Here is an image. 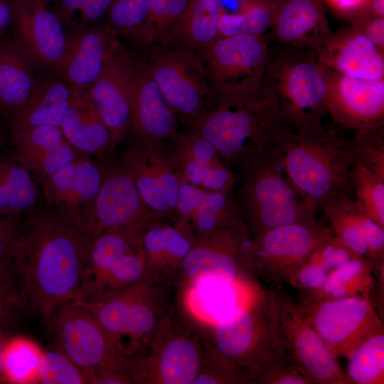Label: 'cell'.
Here are the masks:
<instances>
[{
    "instance_id": "e0dca14e",
    "label": "cell",
    "mask_w": 384,
    "mask_h": 384,
    "mask_svg": "<svg viewBox=\"0 0 384 384\" xmlns=\"http://www.w3.org/2000/svg\"><path fill=\"white\" fill-rule=\"evenodd\" d=\"M157 219L164 218L145 203L122 160L102 166L90 235L109 230L142 235Z\"/></svg>"
},
{
    "instance_id": "8fae6325",
    "label": "cell",
    "mask_w": 384,
    "mask_h": 384,
    "mask_svg": "<svg viewBox=\"0 0 384 384\" xmlns=\"http://www.w3.org/2000/svg\"><path fill=\"white\" fill-rule=\"evenodd\" d=\"M198 328L207 346L238 370L246 384H253L260 368L276 353L267 319L265 293L228 319Z\"/></svg>"
},
{
    "instance_id": "f907efd6",
    "label": "cell",
    "mask_w": 384,
    "mask_h": 384,
    "mask_svg": "<svg viewBox=\"0 0 384 384\" xmlns=\"http://www.w3.org/2000/svg\"><path fill=\"white\" fill-rule=\"evenodd\" d=\"M329 272L319 263L308 260L295 268L287 277L286 282L302 292H313L326 282Z\"/></svg>"
},
{
    "instance_id": "b9f144b4",
    "label": "cell",
    "mask_w": 384,
    "mask_h": 384,
    "mask_svg": "<svg viewBox=\"0 0 384 384\" xmlns=\"http://www.w3.org/2000/svg\"><path fill=\"white\" fill-rule=\"evenodd\" d=\"M43 353L33 341L26 337L10 336L5 345L2 358L5 382L37 383Z\"/></svg>"
},
{
    "instance_id": "5bb4252c",
    "label": "cell",
    "mask_w": 384,
    "mask_h": 384,
    "mask_svg": "<svg viewBox=\"0 0 384 384\" xmlns=\"http://www.w3.org/2000/svg\"><path fill=\"white\" fill-rule=\"evenodd\" d=\"M334 235L331 226L317 220L276 227L249 239L248 260L254 274L284 282Z\"/></svg>"
},
{
    "instance_id": "9c48e42d",
    "label": "cell",
    "mask_w": 384,
    "mask_h": 384,
    "mask_svg": "<svg viewBox=\"0 0 384 384\" xmlns=\"http://www.w3.org/2000/svg\"><path fill=\"white\" fill-rule=\"evenodd\" d=\"M204 341L198 328L176 312L144 354L130 357L133 384H193L201 367Z\"/></svg>"
},
{
    "instance_id": "680465c9",
    "label": "cell",
    "mask_w": 384,
    "mask_h": 384,
    "mask_svg": "<svg viewBox=\"0 0 384 384\" xmlns=\"http://www.w3.org/2000/svg\"><path fill=\"white\" fill-rule=\"evenodd\" d=\"M13 22V7L11 0H0V42L1 36Z\"/></svg>"
},
{
    "instance_id": "74e56055",
    "label": "cell",
    "mask_w": 384,
    "mask_h": 384,
    "mask_svg": "<svg viewBox=\"0 0 384 384\" xmlns=\"http://www.w3.org/2000/svg\"><path fill=\"white\" fill-rule=\"evenodd\" d=\"M279 0H242L237 12L222 14L218 33L220 36L265 35L270 29Z\"/></svg>"
},
{
    "instance_id": "f6af8a7d",
    "label": "cell",
    "mask_w": 384,
    "mask_h": 384,
    "mask_svg": "<svg viewBox=\"0 0 384 384\" xmlns=\"http://www.w3.org/2000/svg\"><path fill=\"white\" fill-rule=\"evenodd\" d=\"M151 0H113L105 27L114 36L132 38L144 24Z\"/></svg>"
},
{
    "instance_id": "4316f807",
    "label": "cell",
    "mask_w": 384,
    "mask_h": 384,
    "mask_svg": "<svg viewBox=\"0 0 384 384\" xmlns=\"http://www.w3.org/2000/svg\"><path fill=\"white\" fill-rule=\"evenodd\" d=\"M119 43L105 26L75 29L68 33L64 54L55 71L70 87L87 90Z\"/></svg>"
},
{
    "instance_id": "f1b7e54d",
    "label": "cell",
    "mask_w": 384,
    "mask_h": 384,
    "mask_svg": "<svg viewBox=\"0 0 384 384\" xmlns=\"http://www.w3.org/2000/svg\"><path fill=\"white\" fill-rule=\"evenodd\" d=\"M316 55L323 65L341 75L384 80V52L352 26L333 33Z\"/></svg>"
},
{
    "instance_id": "d6a6232c",
    "label": "cell",
    "mask_w": 384,
    "mask_h": 384,
    "mask_svg": "<svg viewBox=\"0 0 384 384\" xmlns=\"http://www.w3.org/2000/svg\"><path fill=\"white\" fill-rule=\"evenodd\" d=\"M38 63L18 38L0 42V110L12 114L31 93Z\"/></svg>"
},
{
    "instance_id": "c3c4849f",
    "label": "cell",
    "mask_w": 384,
    "mask_h": 384,
    "mask_svg": "<svg viewBox=\"0 0 384 384\" xmlns=\"http://www.w3.org/2000/svg\"><path fill=\"white\" fill-rule=\"evenodd\" d=\"M204 341V340H203ZM246 384L243 375L204 342L203 358L193 384Z\"/></svg>"
},
{
    "instance_id": "f5cc1de1",
    "label": "cell",
    "mask_w": 384,
    "mask_h": 384,
    "mask_svg": "<svg viewBox=\"0 0 384 384\" xmlns=\"http://www.w3.org/2000/svg\"><path fill=\"white\" fill-rule=\"evenodd\" d=\"M23 225L20 216L0 215V262L16 257L20 252Z\"/></svg>"
},
{
    "instance_id": "6da1fadb",
    "label": "cell",
    "mask_w": 384,
    "mask_h": 384,
    "mask_svg": "<svg viewBox=\"0 0 384 384\" xmlns=\"http://www.w3.org/2000/svg\"><path fill=\"white\" fill-rule=\"evenodd\" d=\"M90 235L50 208L23 225L16 257L29 312L45 323L79 296Z\"/></svg>"
},
{
    "instance_id": "681fc988",
    "label": "cell",
    "mask_w": 384,
    "mask_h": 384,
    "mask_svg": "<svg viewBox=\"0 0 384 384\" xmlns=\"http://www.w3.org/2000/svg\"><path fill=\"white\" fill-rule=\"evenodd\" d=\"M113 0H59L58 14L63 25L78 15L82 24L96 22L107 15Z\"/></svg>"
},
{
    "instance_id": "ffe728a7",
    "label": "cell",
    "mask_w": 384,
    "mask_h": 384,
    "mask_svg": "<svg viewBox=\"0 0 384 384\" xmlns=\"http://www.w3.org/2000/svg\"><path fill=\"white\" fill-rule=\"evenodd\" d=\"M122 161L147 206L174 221L181 181L165 146L135 142Z\"/></svg>"
},
{
    "instance_id": "94428289",
    "label": "cell",
    "mask_w": 384,
    "mask_h": 384,
    "mask_svg": "<svg viewBox=\"0 0 384 384\" xmlns=\"http://www.w3.org/2000/svg\"><path fill=\"white\" fill-rule=\"evenodd\" d=\"M9 335L0 330V383H4L5 380L3 373L2 358L5 345Z\"/></svg>"
},
{
    "instance_id": "277c9868",
    "label": "cell",
    "mask_w": 384,
    "mask_h": 384,
    "mask_svg": "<svg viewBox=\"0 0 384 384\" xmlns=\"http://www.w3.org/2000/svg\"><path fill=\"white\" fill-rule=\"evenodd\" d=\"M170 284L144 282L73 301L86 308L127 357L146 353L176 314Z\"/></svg>"
},
{
    "instance_id": "f35d334b",
    "label": "cell",
    "mask_w": 384,
    "mask_h": 384,
    "mask_svg": "<svg viewBox=\"0 0 384 384\" xmlns=\"http://www.w3.org/2000/svg\"><path fill=\"white\" fill-rule=\"evenodd\" d=\"M321 209L329 219L335 235L356 254L368 258L361 223L365 210L353 198L338 196L326 202Z\"/></svg>"
},
{
    "instance_id": "816d5d0a",
    "label": "cell",
    "mask_w": 384,
    "mask_h": 384,
    "mask_svg": "<svg viewBox=\"0 0 384 384\" xmlns=\"http://www.w3.org/2000/svg\"><path fill=\"white\" fill-rule=\"evenodd\" d=\"M358 257L361 256L351 250L334 235L308 260L319 263L331 272Z\"/></svg>"
},
{
    "instance_id": "2e32d148",
    "label": "cell",
    "mask_w": 384,
    "mask_h": 384,
    "mask_svg": "<svg viewBox=\"0 0 384 384\" xmlns=\"http://www.w3.org/2000/svg\"><path fill=\"white\" fill-rule=\"evenodd\" d=\"M299 304L336 358H348L358 343L384 326L383 320L366 297L329 298Z\"/></svg>"
},
{
    "instance_id": "e7e4bbea",
    "label": "cell",
    "mask_w": 384,
    "mask_h": 384,
    "mask_svg": "<svg viewBox=\"0 0 384 384\" xmlns=\"http://www.w3.org/2000/svg\"><path fill=\"white\" fill-rule=\"evenodd\" d=\"M43 1H45V2L46 3V1H48V0H43Z\"/></svg>"
},
{
    "instance_id": "ac0fdd59",
    "label": "cell",
    "mask_w": 384,
    "mask_h": 384,
    "mask_svg": "<svg viewBox=\"0 0 384 384\" xmlns=\"http://www.w3.org/2000/svg\"><path fill=\"white\" fill-rule=\"evenodd\" d=\"M90 156H79L41 183L48 208L87 233L102 177V165L95 163Z\"/></svg>"
},
{
    "instance_id": "f546056e",
    "label": "cell",
    "mask_w": 384,
    "mask_h": 384,
    "mask_svg": "<svg viewBox=\"0 0 384 384\" xmlns=\"http://www.w3.org/2000/svg\"><path fill=\"white\" fill-rule=\"evenodd\" d=\"M188 223L197 239L242 220L233 192L211 191L181 181L176 218Z\"/></svg>"
},
{
    "instance_id": "52a82bcc",
    "label": "cell",
    "mask_w": 384,
    "mask_h": 384,
    "mask_svg": "<svg viewBox=\"0 0 384 384\" xmlns=\"http://www.w3.org/2000/svg\"><path fill=\"white\" fill-rule=\"evenodd\" d=\"M46 324L54 348L87 373L89 383L132 384L130 357L119 350L86 308L75 302L65 303Z\"/></svg>"
},
{
    "instance_id": "836d02e7",
    "label": "cell",
    "mask_w": 384,
    "mask_h": 384,
    "mask_svg": "<svg viewBox=\"0 0 384 384\" xmlns=\"http://www.w3.org/2000/svg\"><path fill=\"white\" fill-rule=\"evenodd\" d=\"M222 0H188L169 46L200 50L219 37Z\"/></svg>"
},
{
    "instance_id": "44dd1931",
    "label": "cell",
    "mask_w": 384,
    "mask_h": 384,
    "mask_svg": "<svg viewBox=\"0 0 384 384\" xmlns=\"http://www.w3.org/2000/svg\"><path fill=\"white\" fill-rule=\"evenodd\" d=\"M171 161L181 181L211 191L233 192L238 180L214 145L195 130H178L169 141Z\"/></svg>"
},
{
    "instance_id": "be15d7a7",
    "label": "cell",
    "mask_w": 384,
    "mask_h": 384,
    "mask_svg": "<svg viewBox=\"0 0 384 384\" xmlns=\"http://www.w3.org/2000/svg\"><path fill=\"white\" fill-rule=\"evenodd\" d=\"M245 1H265V0H245Z\"/></svg>"
},
{
    "instance_id": "6125c7cd",
    "label": "cell",
    "mask_w": 384,
    "mask_h": 384,
    "mask_svg": "<svg viewBox=\"0 0 384 384\" xmlns=\"http://www.w3.org/2000/svg\"><path fill=\"white\" fill-rule=\"evenodd\" d=\"M4 142H5V139H4L2 128L0 125V151L4 144Z\"/></svg>"
},
{
    "instance_id": "9f6ffc18",
    "label": "cell",
    "mask_w": 384,
    "mask_h": 384,
    "mask_svg": "<svg viewBox=\"0 0 384 384\" xmlns=\"http://www.w3.org/2000/svg\"><path fill=\"white\" fill-rule=\"evenodd\" d=\"M373 282L370 294V301L383 320L384 318V260L373 262Z\"/></svg>"
},
{
    "instance_id": "ee69618b",
    "label": "cell",
    "mask_w": 384,
    "mask_h": 384,
    "mask_svg": "<svg viewBox=\"0 0 384 384\" xmlns=\"http://www.w3.org/2000/svg\"><path fill=\"white\" fill-rule=\"evenodd\" d=\"M348 137L353 163H358L384 177V124L354 130Z\"/></svg>"
},
{
    "instance_id": "3957f363",
    "label": "cell",
    "mask_w": 384,
    "mask_h": 384,
    "mask_svg": "<svg viewBox=\"0 0 384 384\" xmlns=\"http://www.w3.org/2000/svg\"><path fill=\"white\" fill-rule=\"evenodd\" d=\"M198 117L187 124L216 148L228 165L239 169L275 146L285 126L272 91L264 83L256 91L215 97Z\"/></svg>"
},
{
    "instance_id": "83f0119b",
    "label": "cell",
    "mask_w": 384,
    "mask_h": 384,
    "mask_svg": "<svg viewBox=\"0 0 384 384\" xmlns=\"http://www.w3.org/2000/svg\"><path fill=\"white\" fill-rule=\"evenodd\" d=\"M324 0H279L270 41L317 51L330 39Z\"/></svg>"
},
{
    "instance_id": "7402d4cb",
    "label": "cell",
    "mask_w": 384,
    "mask_h": 384,
    "mask_svg": "<svg viewBox=\"0 0 384 384\" xmlns=\"http://www.w3.org/2000/svg\"><path fill=\"white\" fill-rule=\"evenodd\" d=\"M326 68L327 112L335 122L353 130L384 124V80L356 78Z\"/></svg>"
},
{
    "instance_id": "30bf717a",
    "label": "cell",
    "mask_w": 384,
    "mask_h": 384,
    "mask_svg": "<svg viewBox=\"0 0 384 384\" xmlns=\"http://www.w3.org/2000/svg\"><path fill=\"white\" fill-rule=\"evenodd\" d=\"M141 236L119 230L90 235L76 300L149 282L141 250Z\"/></svg>"
},
{
    "instance_id": "603a6c76",
    "label": "cell",
    "mask_w": 384,
    "mask_h": 384,
    "mask_svg": "<svg viewBox=\"0 0 384 384\" xmlns=\"http://www.w3.org/2000/svg\"><path fill=\"white\" fill-rule=\"evenodd\" d=\"M129 53L119 43L88 87V94L110 135V154L124 138L130 122Z\"/></svg>"
},
{
    "instance_id": "91938a15",
    "label": "cell",
    "mask_w": 384,
    "mask_h": 384,
    "mask_svg": "<svg viewBox=\"0 0 384 384\" xmlns=\"http://www.w3.org/2000/svg\"><path fill=\"white\" fill-rule=\"evenodd\" d=\"M361 14L384 17V0H368Z\"/></svg>"
},
{
    "instance_id": "1f68e13d",
    "label": "cell",
    "mask_w": 384,
    "mask_h": 384,
    "mask_svg": "<svg viewBox=\"0 0 384 384\" xmlns=\"http://www.w3.org/2000/svg\"><path fill=\"white\" fill-rule=\"evenodd\" d=\"M72 97L73 88L65 81L36 82L27 100L11 114V130L43 125L60 128Z\"/></svg>"
},
{
    "instance_id": "db71d44e",
    "label": "cell",
    "mask_w": 384,
    "mask_h": 384,
    "mask_svg": "<svg viewBox=\"0 0 384 384\" xmlns=\"http://www.w3.org/2000/svg\"><path fill=\"white\" fill-rule=\"evenodd\" d=\"M361 223L368 258L373 262L384 260V228L365 211L362 214Z\"/></svg>"
},
{
    "instance_id": "8992f818",
    "label": "cell",
    "mask_w": 384,
    "mask_h": 384,
    "mask_svg": "<svg viewBox=\"0 0 384 384\" xmlns=\"http://www.w3.org/2000/svg\"><path fill=\"white\" fill-rule=\"evenodd\" d=\"M235 198L239 215L252 237L265 230L316 219L287 181L281 153L273 146L240 169Z\"/></svg>"
},
{
    "instance_id": "4dcf8cb0",
    "label": "cell",
    "mask_w": 384,
    "mask_h": 384,
    "mask_svg": "<svg viewBox=\"0 0 384 384\" xmlns=\"http://www.w3.org/2000/svg\"><path fill=\"white\" fill-rule=\"evenodd\" d=\"M72 88L71 103L60 126L65 137L83 154H111L109 130L87 90Z\"/></svg>"
},
{
    "instance_id": "ab89813d",
    "label": "cell",
    "mask_w": 384,
    "mask_h": 384,
    "mask_svg": "<svg viewBox=\"0 0 384 384\" xmlns=\"http://www.w3.org/2000/svg\"><path fill=\"white\" fill-rule=\"evenodd\" d=\"M28 313L16 257L0 262V330L11 336Z\"/></svg>"
},
{
    "instance_id": "cb8c5ba5",
    "label": "cell",
    "mask_w": 384,
    "mask_h": 384,
    "mask_svg": "<svg viewBox=\"0 0 384 384\" xmlns=\"http://www.w3.org/2000/svg\"><path fill=\"white\" fill-rule=\"evenodd\" d=\"M18 39L38 65L54 70L64 54L68 33L43 0H11Z\"/></svg>"
},
{
    "instance_id": "7dc6e473",
    "label": "cell",
    "mask_w": 384,
    "mask_h": 384,
    "mask_svg": "<svg viewBox=\"0 0 384 384\" xmlns=\"http://www.w3.org/2000/svg\"><path fill=\"white\" fill-rule=\"evenodd\" d=\"M253 384H314L294 361L272 354L257 372Z\"/></svg>"
},
{
    "instance_id": "bcb514c9",
    "label": "cell",
    "mask_w": 384,
    "mask_h": 384,
    "mask_svg": "<svg viewBox=\"0 0 384 384\" xmlns=\"http://www.w3.org/2000/svg\"><path fill=\"white\" fill-rule=\"evenodd\" d=\"M38 383L83 384L88 383L85 371L73 363L56 348L43 353L38 371Z\"/></svg>"
},
{
    "instance_id": "9a60e30c",
    "label": "cell",
    "mask_w": 384,
    "mask_h": 384,
    "mask_svg": "<svg viewBox=\"0 0 384 384\" xmlns=\"http://www.w3.org/2000/svg\"><path fill=\"white\" fill-rule=\"evenodd\" d=\"M243 222L198 238L174 279L179 287L215 278L244 287L255 284L247 255L250 239Z\"/></svg>"
},
{
    "instance_id": "60d3db41",
    "label": "cell",
    "mask_w": 384,
    "mask_h": 384,
    "mask_svg": "<svg viewBox=\"0 0 384 384\" xmlns=\"http://www.w3.org/2000/svg\"><path fill=\"white\" fill-rule=\"evenodd\" d=\"M347 359L351 384H383L384 326L358 343Z\"/></svg>"
},
{
    "instance_id": "d6986e66",
    "label": "cell",
    "mask_w": 384,
    "mask_h": 384,
    "mask_svg": "<svg viewBox=\"0 0 384 384\" xmlns=\"http://www.w3.org/2000/svg\"><path fill=\"white\" fill-rule=\"evenodd\" d=\"M129 126L135 142L164 146L178 130L166 102L143 60L129 54Z\"/></svg>"
},
{
    "instance_id": "7a4b0ae2",
    "label": "cell",
    "mask_w": 384,
    "mask_h": 384,
    "mask_svg": "<svg viewBox=\"0 0 384 384\" xmlns=\"http://www.w3.org/2000/svg\"><path fill=\"white\" fill-rule=\"evenodd\" d=\"M346 128L322 126L298 129L284 126L275 144L285 176L303 203L316 210L329 201L353 197V155Z\"/></svg>"
},
{
    "instance_id": "8d00e7d4",
    "label": "cell",
    "mask_w": 384,
    "mask_h": 384,
    "mask_svg": "<svg viewBox=\"0 0 384 384\" xmlns=\"http://www.w3.org/2000/svg\"><path fill=\"white\" fill-rule=\"evenodd\" d=\"M188 2V0H151L144 24L131 39L144 50L168 46Z\"/></svg>"
},
{
    "instance_id": "7bdbcfd3",
    "label": "cell",
    "mask_w": 384,
    "mask_h": 384,
    "mask_svg": "<svg viewBox=\"0 0 384 384\" xmlns=\"http://www.w3.org/2000/svg\"><path fill=\"white\" fill-rule=\"evenodd\" d=\"M350 180L355 201L384 228V177L353 162Z\"/></svg>"
},
{
    "instance_id": "6f0895ef",
    "label": "cell",
    "mask_w": 384,
    "mask_h": 384,
    "mask_svg": "<svg viewBox=\"0 0 384 384\" xmlns=\"http://www.w3.org/2000/svg\"><path fill=\"white\" fill-rule=\"evenodd\" d=\"M368 0H325L338 14L351 21L361 14Z\"/></svg>"
},
{
    "instance_id": "ba28073f",
    "label": "cell",
    "mask_w": 384,
    "mask_h": 384,
    "mask_svg": "<svg viewBox=\"0 0 384 384\" xmlns=\"http://www.w3.org/2000/svg\"><path fill=\"white\" fill-rule=\"evenodd\" d=\"M265 296L274 351L294 361L314 384H351L299 303L279 286Z\"/></svg>"
},
{
    "instance_id": "11a10c76",
    "label": "cell",
    "mask_w": 384,
    "mask_h": 384,
    "mask_svg": "<svg viewBox=\"0 0 384 384\" xmlns=\"http://www.w3.org/2000/svg\"><path fill=\"white\" fill-rule=\"evenodd\" d=\"M351 21L352 26L359 30L384 52V17L361 14Z\"/></svg>"
},
{
    "instance_id": "4fadbf2b",
    "label": "cell",
    "mask_w": 384,
    "mask_h": 384,
    "mask_svg": "<svg viewBox=\"0 0 384 384\" xmlns=\"http://www.w3.org/2000/svg\"><path fill=\"white\" fill-rule=\"evenodd\" d=\"M270 42L266 34L220 36L198 50L213 99L251 93L262 86Z\"/></svg>"
},
{
    "instance_id": "d590c367",
    "label": "cell",
    "mask_w": 384,
    "mask_h": 384,
    "mask_svg": "<svg viewBox=\"0 0 384 384\" xmlns=\"http://www.w3.org/2000/svg\"><path fill=\"white\" fill-rule=\"evenodd\" d=\"M36 183L11 154H0V215L21 216L31 211L38 199Z\"/></svg>"
},
{
    "instance_id": "e575fe53",
    "label": "cell",
    "mask_w": 384,
    "mask_h": 384,
    "mask_svg": "<svg viewBox=\"0 0 384 384\" xmlns=\"http://www.w3.org/2000/svg\"><path fill=\"white\" fill-rule=\"evenodd\" d=\"M373 262L367 257L353 258L329 272L326 282L319 289L301 294L298 302L356 296L369 298L373 282Z\"/></svg>"
},
{
    "instance_id": "7c38bea8",
    "label": "cell",
    "mask_w": 384,
    "mask_h": 384,
    "mask_svg": "<svg viewBox=\"0 0 384 384\" xmlns=\"http://www.w3.org/2000/svg\"><path fill=\"white\" fill-rule=\"evenodd\" d=\"M142 60L178 120L188 124L212 102L213 95L197 50L156 47L145 50Z\"/></svg>"
},
{
    "instance_id": "484cf974",
    "label": "cell",
    "mask_w": 384,
    "mask_h": 384,
    "mask_svg": "<svg viewBox=\"0 0 384 384\" xmlns=\"http://www.w3.org/2000/svg\"><path fill=\"white\" fill-rule=\"evenodd\" d=\"M12 156L27 169L36 183L84 155L65 137L58 127L43 125L11 130Z\"/></svg>"
},
{
    "instance_id": "d4e9b609",
    "label": "cell",
    "mask_w": 384,
    "mask_h": 384,
    "mask_svg": "<svg viewBox=\"0 0 384 384\" xmlns=\"http://www.w3.org/2000/svg\"><path fill=\"white\" fill-rule=\"evenodd\" d=\"M164 220H155L144 228L141 250L149 282L174 284L197 238L188 223L176 220L170 224Z\"/></svg>"
},
{
    "instance_id": "5b68a950",
    "label": "cell",
    "mask_w": 384,
    "mask_h": 384,
    "mask_svg": "<svg viewBox=\"0 0 384 384\" xmlns=\"http://www.w3.org/2000/svg\"><path fill=\"white\" fill-rule=\"evenodd\" d=\"M270 50L263 83L274 93L287 127L322 126L327 112L326 68L316 51L280 44Z\"/></svg>"
}]
</instances>
